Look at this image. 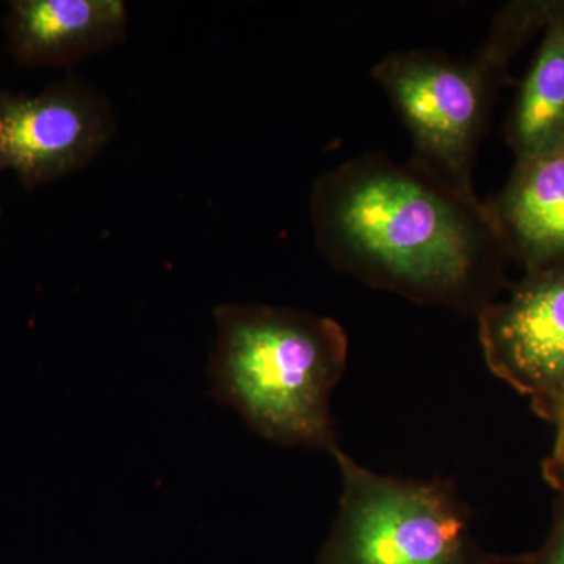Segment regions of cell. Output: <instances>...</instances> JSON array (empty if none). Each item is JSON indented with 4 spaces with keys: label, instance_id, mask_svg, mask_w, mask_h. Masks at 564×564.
<instances>
[{
    "label": "cell",
    "instance_id": "6da1fadb",
    "mask_svg": "<svg viewBox=\"0 0 564 564\" xmlns=\"http://www.w3.org/2000/svg\"><path fill=\"white\" fill-rule=\"evenodd\" d=\"M311 223L333 267L414 303L477 317L510 288L491 204L413 161L369 152L323 173Z\"/></svg>",
    "mask_w": 564,
    "mask_h": 564
},
{
    "label": "cell",
    "instance_id": "7a4b0ae2",
    "mask_svg": "<svg viewBox=\"0 0 564 564\" xmlns=\"http://www.w3.org/2000/svg\"><path fill=\"white\" fill-rule=\"evenodd\" d=\"M214 315L215 397L270 443L328 454L339 448L332 397L347 369L343 325L267 304H221Z\"/></svg>",
    "mask_w": 564,
    "mask_h": 564
},
{
    "label": "cell",
    "instance_id": "3957f363",
    "mask_svg": "<svg viewBox=\"0 0 564 564\" xmlns=\"http://www.w3.org/2000/svg\"><path fill=\"white\" fill-rule=\"evenodd\" d=\"M533 35V22L505 7L470 61H452L441 52L399 51L373 66V79L413 139L411 161L464 192H475V158L494 96L511 58Z\"/></svg>",
    "mask_w": 564,
    "mask_h": 564
},
{
    "label": "cell",
    "instance_id": "277c9868",
    "mask_svg": "<svg viewBox=\"0 0 564 564\" xmlns=\"http://www.w3.org/2000/svg\"><path fill=\"white\" fill-rule=\"evenodd\" d=\"M343 492L317 564H532L533 554H491L452 480L375 473L336 448Z\"/></svg>",
    "mask_w": 564,
    "mask_h": 564
},
{
    "label": "cell",
    "instance_id": "5b68a950",
    "mask_svg": "<svg viewBox=\"0 0 564 564\" xmlns=\"http://www.w3.org/2000/svg\"><path fill=\"white\" fill-rule=\"evenodd\" d=\"M477 318L489 370L554 423L564 403V262L524 272Z\"/></svg>",
    "mask_w": 564,
    "mask_h": 564
},
{
    "label": "cell",
    "instance_id": "8992f818",
    "mask_svg": "<svg viewBox=\"0 0 564 564\" xmlns=\"http://www.w3.org/2000/svg\"><path fill=\"white\" fill-rule=\"evenodd\" d=\"M115 129L110 104L79 77L35 96L0 91V172L28 188L51 184L88 165Z\"/></svg>",
    "mask_w": 564,
    "mask_h": 564
},
{
    "label": "cell",
    "instance_id": "52a82bcc",
    "mask_svg": "<svg viewBox=\"0 0 564 564\" xmlns=\"http://www.w3.org/2000/svg\"><path fill=\"white\" fill-rule=\"evenodd\" d=\"M128 24L121 0H17L7 33L20 65L66 68L121 43Z\"/></svg>",
    "mask_w": 564,
    "mask_h": 564
},
{
    "label": "cell",
    "instance_id": "ba28073f",
    "mask_svg": "<svg viewBox=\"0 0 564 564\" xmlns=\"http://www.w3.org/2000/svg\"><path fill=\"white\" fill-rule=\"evenodd\" d=\"M489 204L511 259L524 272L564 262V143L516 161Z\"/></svg>",
    "mask_w": 564,
    "mask_h": 564
},
{
    "label": "cell",
    "instance_id": "9c48e42d",
    "mask_svg": "<svg viewBox=\"0 0 564 564\" xmlns=\"http://www.w3.org/2000/svg\"><path fill=\"white\" fill-rule=\"evenodd\" d=\"M507 139L516 161L564 143V9L544 29L511 110Z\"/></svg>",
    "mask_w": 564,
    "mask_h": 564
},
{
    "label": "cell",
    "instance_id": "30bf717a",
    "mask_svg": "<svg viewBox=\"0 0 564 564\" xmlns=\"http://www.w3.org/2000/svg\"><path fill=\"white\" fill-rule=\"evenodd\" d=\"M532 564H564V491L558 492L551 532L543 547L533 552Z\"/></svg>",
    "mask_w": 564,
    "mask_h": 564
},
{
    "label": "cell",
    "instance_id": "8fae6325",
    "mask_svg": "<svg viewBox=\"0 0 564 564\" xmlns=\"http://www.w3.org/2000/svg\"><path fill=\"white\" fill-rule=\"evenodd\" d=\"M555 440L551 454L543 462V477L556 492L564 491V403L560 408L554 423Z\"/></svg>",
    "mask_w": 564,
    "mask_h": 564
}]
</instances>
